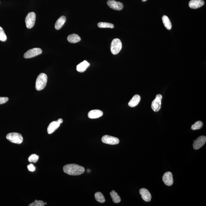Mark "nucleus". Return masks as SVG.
I'll list each match as a JSON object with an SVG mask.
<instances>
[{
	"label": "nucleus",
	"instance_id": "nucleus-23",
	"mask_svg": "<svg viewBox=\"0 0 206 206\" xmlns=\"http://www.w3.org/2000/svg\"><path fill=\"white\" fill-rule=\"evenodd\" d=\"M97 26L100 28H110L113 29L114 26L113 24L107 22H99L98 23Z\"/></svg>",
	"mask_w": 206,
	"mask_h": 206
},
{
	"label": "nucleus",
	"instance_id": "nucleus-27",
	"mask_svg": "<svg viewBox=\"0 0 206 206\" xmlns=\"http://www.w3.org/2000/svg\"><path fill=\"white\" fill-rule=\"evenodd\" d=\"M39 158V156L35 154H32L31 156H29V161L30 162H34V163H36L37 162Z\"/></svg>",
	"mask_w": 206,
	"mask_h": 206
},
{
	"label": "nucleus",
	"instance_id": "nucleus-9",
	"mask_svg": "<svg viewBox=\"0 0 206 206\" xmlns=\"http://www.w3.org/2000/svg\"><path fill=\"white\" fill-rule=\"evenodd\" d=\"M206 142V137L204 135L200 136L194 141L193 147L195 150H198L204 146Z\"/></svg>",
	"mask_w": 206,
	"mask_h": 206
},
{
	"label": "nucleus",
	"instance_id": "nucleus-11",
	"mask_svg": "<svg viewBox=\"0 0 206 206\" xmlns=\"http://www.w3.org/2000/svg\"><path fill=\"white\" fill-rule=\"evenodd\" d=\"M164 183L168 186H171L173 183V176L171 172H167L164 174L163 176Z\"/></svg>",
	"mask_w": 206,
	"mask_h": 206
},
{
	"label": "nucleus",
	"instance_id": "nucleus-1",
	"mask_svg": "<svg viewBox=\"0 0 206 206\" xmlns=\"http://www.w3.org/2000/svg\"><path fill=\"white\" fill-rule=\"evenodd\" d=\"M63 170L65 173L72 176L80 175L85 171L84 168L75 164L66 165L63 166Z\"/></svg>",
	"mask_w": 206,
	"mask_h": 206
},
{
	"label": "nucleus",
	"instance_id": "nucleus-21",
	"mask_svg": "<svg viewBox=\"0 0 206 206\" xmlns=\"http://www.w3.org/2000/svg\"><path fill=\"white\" fill-rule=\"evenodd\" d=\"M110 195H111L114 202L119 203L120 202L121 200L120 197L115 190H112V191H111L110 193Z\"/></svg>",
	"mask_w": 206,
	"mask_h": 206
},
{
	"label": "nucleus",
	"instance_id": "nucleus-8",
	"mask_svg": "<svg viewBox=\"0 0 206 206\" xmlns=\"http://www.w3.org/2000/svg\"><path fill=\"white\" fill-rule=\"evenodd\" d=\"M103 143L110 145H116L119 143V139L115 137L108 135H104L101 138Z\"/></svg>",
	"mask_w": 206,
	"mask_h": 206
},
{
	"label": "nucleus",
	"instance_id": "nucleus-12",
	"mask_svg": "<svg viewBox=\"0 0 206 206\" xmlns=\"http://www.w3.org/2000/svg\"><path fill=\"white\" fill-rule=\"evenodd\" d=\"M139 192L144 200L147 202L150 201L152 196L149 190L145 188H142L140 190Z\"/></svg>",
	"mask_w": 206,
	"mask_h": 206
},
{
	"label": "nucleus",
	"instance_id": "nucleus-2",
	"mask_svg": "<svg viewBox=\"0 0 206 206\" xmlns=\"http://www.w3.org/2000/svg\"><path fill=\"white\" fill-rule=\"evenodd\" d=\"M47 81V77L44 73H41L38 76L36 82V89L41 91L46 87Z\"/></svg>",
	"mask_w": 206,
	"mask_h": 206
},
{
	"label": "nucleus",
	"instance_id": "nucleus-6",
	"mask_svg": "<svg viewBox=\"0 0 206 206\" xmlns=\"http://www.w3.org/2000/svg\"><path fill=\"white\" fill-rule=\"evenodd\" d=\"M162 96L160 94L156 96V98L152 101L151 107L155 112H158L160 111L161 107Z\"/></svg>",
	"mask_w": 206,
	"mask_h": 206
},
{
	"label": "nucleus",
	"instance_id": "nucleus-18",
	"mask_svg": "<svg viewBox=\"0 0 206 206\" xmlns=\"http://www.w3.org/2000/svg\"><path fill=\"white\" fill-rule=\"evenodd\" d=\"M66 20V17L64 16H62L57 20V22L55 24V29L57 30H59L61 29L62 27L64 25Z\"/></svg>",
	"mask_w": 206,
	"mask_h": 206
},
{
	"label": "nucleus",
	"instance_id": "nucleus-24",
	"mask_svg": "<svg viewBox=\"0 0 206 206\" xmlns=\"http://www.w3.org/2000/svg\"><path fill=\"white\" fill-rule=\"evenodd\" d=\"M203 125V123L201 121H197L192 126L191 129L193 130L200 129L202 127Z\"/></svg>",
	"mask_w": 206,
	"mask_h": 206
},
{
	"label": "nucleus",
	"instance_id": "nucleus-10",
	"mask_svg": "<svg viewBox=\"0 0 206 206\" xmlns=\"http://www.w3.org/2000/svg\"><path fill=\"white\" fill-rule=\"evenodd\" d=\"M107 4L109 8L115 10L121 11L123 8V5L122 3L117 2L114 0H108Z\"/></svg>",
	"mask_w": 206,
	"mask_h": 206
},
{
	"label": "nucleus",
	"instance_id": "nucleus-3",
	"mask_svg": "<svg viewBox=\"0 0 206 206\" xmlns=\"http://www.w3.org/2000/svg\"><path fill=\"white\" fill-rule=\"evenodd\" d=\"M7 139L12 143L20 144L23 142V137L21 134L17 132L8 133L6 136Z\"/></svg>",
	"mask_w": 206,
	"mask_h": 206
},
{
	"label": "nucleus",
	"instance_id": "nucleus-22",
	"mask_svg": "<svg viewBox=\"0 0 206 206\" xmlns=\"http://www.w3.org/2000/svg\"><path fill=\"white\" fill-rule=\"evenodd\" d=\"M95 200L101 203H103L105 202V197L102 193L101 192H97L95 194Z\"/></svg>",
	"mask_w": 206,
	"mask_h": 206
},
{
	"label": "nucleus",
	"instance_id": "nucleus-20",
	"mask_svg": "<svg viewBox=\"0 0 206 206\" xmlns=\"http://www.w3.org/2000/svg\"><path fill=\"white\" fill-rule=\"evenodd\" d=\"M162 20L165 27L168 30H170L172 28V24L169 18L166 15H164L162 17Z\"/></svg>",
	"mask_w": 206,
	"mask_h": 206
},
{
	"label": "nucleus",
	"instance_id": "nucleus-17",
	"mask_svg": "<svg viewBox=\"0 0 206 206\" xmlns=\"http://www.w3.org/2000/svg\"><path fill=\"white\" fill-rule=\"evenodd\" d=\"M141 97L139 95H134L132 99L128 103V105L129 106L134 107L136 106L139 104L141 101Z\"/></svg>",
	"mask_w": 206,
	"mask_h": 206
},
{
	"label": "nucleus",
	"instance_id": "nucleus-5",
	"mask_svg": "<svg viewBox=\"0 0 206 206\" xmlns=\"http://www.w3.org/2000/svg\"><path fill=\"white\" fill-rule=\"evenodd\" d=\"M36 18V14L35 12H31L28 14L25 18V23L28 29H32L34 26Z\"/></svg>",
	"mask_w": 206,
	"mask_h": 206
},
{
	"label": "nucleus",
	"instance_id": "nucleus-19",
	"mask_svg": "<svg viewBox=\"0 0 206 206\" xmlns=\"http://www.w3.org/2000/svg\"><path fill=\"white\" fill-rule=\"evenodd\" d=\"M67 40L69 43H76L81 40V38L78 35L75 34L69 35L67 37Z\"/></svg>",
	"mask_w": 206,
	"mask_h": 206
},
{
	"label": "nucleus",
	"instance_id": "nucleus-28",
	"mask_svg": "<svg viewBox=\"0 0 206 206\" xmlns=\"http://www.w3.org/2000/svg\"><path fill=\"white\" fill-rule=\"evenodd\" d=\"M8 98L7 97H0V105L5 104L8 101Z\"/></svg>",
	"mask_w": 206,
	"mask_h": 206
},
{
	"label": "nucleus",
	"instance_id": "nucleus-14",
	"mask_svg": "<svg viewBox=\"0 0 206 206\" xmlns=\"http://www.w3.org/2000/svg\"><path fill=\"white\" fill-rule=\"evenodd\" d=\"M103 115L102 111L99 110H94L88 113V117L91 119H96L101 117Z\"/></svg>",
	"mask_w": 206,
	"mask_h": 206
},
{
	"label": "nucleus",
	"instance_id": "nucleus-30",
	"mask_svg": "<svg viewBox=\"0 0 206 206\" xmlns=\"http://www.w3.org/2000/svg\"><path fill=\"white\" fill-rule=\"evenodd\" d=\"M60 123V124L62 123L63 122V120L61 118H60V119H59L58 120H57Z\"/></svg>",
	"mask_w": 206,
	"mask_h": 206
},
{
	"label": "nucleus",
	"instance_id": "nucleus-32",
	"mask_svg": "<svg viewBox=\"0 0 206 206\" xmlns=\"http://www.w3.org/2000/svg\"><path fill=\"white\" fill-rule=\"evenodd\" d=\"M142 1H143V2H145V1H147V0H142Z\"/></svg>",
	"mask_w": 206,
	"mask_h": 206
},
{
	"label": "nucleus",
	"instance_id": "nucleus-29",
	"mask_svg": "<svg viewBox=\"0 0 206 206\" xmlns=\"http://www.w3.org/2000/svg\"><path fill=\"white\" fill-rule=\"evenodd\" d=\"M27 167L28 170H29L30 171L33 172L35 171V170H36L35 167L32 164H30Z\"/></svg>",
	"mask_w": 206,
	"mask_h": 206
},
{
	"label": "nucleus",
	"instance_id": "nucleus-13",
	"mask_svg": "<svg viewBox=\"0 0 206 206\" xmlns=\"http://www.w3.org/2000/svg\"><path fill=\"white\" fill-rule=\"evenodd\" d=\"M203 0H191L189 2V7L192 9H197L204 5Z\"/></svg>",
	"mask_w": 206,
	"mask_h": 206
},
{
	"label": "nucleus",
	"instance_id": "nucleus-15",
	"mask_svg": "<svg viewBox=\"0 0 206 206\" xmlns=\"http://www.w3.org/2000/svg\"><path fill=\"white\" fill-rule=\"evenodd\" d=\"M60 124L57 121H53L49 124L47 128V132L49 134L53 133L56 130H57L60 127Z\"/></svg>",
	"mask_w": 206,
	"mask_h": 206
},
{
	"label": "nucleus",
	"instance_id": "nucleus-7",
	"mask_svg": "<svg viewBox=\"0 0 206 206\" xmlns=\"http://www.w3.org/2000/svg\"><path fill=\"white\" fill-rule=\"evenodd\" d=\"M42 53L41 49L39 48H35L28 50L24 55V57L25 59L32 58L38 56Z\"/></svg>",
	"mask_w": 206,
	"mask_h": 206
},
{
	"label": "nucleus",
	"instance_id": "nucleus-16",
	"mask_svg": "<svg viewBox=\"0 0 206 206\" xmlns=\"http://www.w3.org/2000/svg\"><path fill=\"white\" fill-rule=\"evenodd\" d=\"M89 66L90 63H88L87 61L84 60V61L77 65V70L79 72H84Z\"/></svg>",
	"mask_w": 206,
	"mask_h": 206
},
{
	"label": "nucleus",
	"instance_id": "nucleus-31",
	"mask_svg": "<svg viewBox=\"0 0 206 206\" xmlns=\"http://www.w3.org/2000/svg\"><path fill=\"white\" fill-rule=\"evenodd\" d=\"M87 172H88V173H90V172H91V170H90V169H88V170H87Z\"/></svg>",
	"mask_w": 206,
	"mask_h": 206
},
{
	"label": "nucleus",
	"instance_id": "nucleus-25",
	"mask_svg": "<svg viewBox=\"0 0 206 206\" xmlns=\"http://www.w3.org/2000/svg\"><path fill=\"white\" fill-rule=\"evenodd\" d=\"M47 204L46 203L44 202L42 200H35L34 202L29 204V206H44Z\"/></svg>",
	"mask_w": 206,
	"mask_h": 206
},
{
	"label": "nucleus",
	"instance_id": "nucleus-26",
	"mask_svg": "<svg viewBox=\"0 0 206 206\" xmlns=\"http://www.w3.org/2000/svg\"><path fill=\"white\" fill-rule=\"evenodd\" d=\"M7 39L6 35L4 32V29L0 26V41L4 42L6 41Z\"/></svg>",
	"mask_w": 206,
	"mask_h": 206
},
{
	"label": "nucleus",
	"instance_id": "nucleus-4",
	"mask_svg": "<svg viewBox=\"0 0 206 206\" xmlns=\"http://www.w3.org/2000/svg\"><path fill=\"white\" fill-rule=\"evenodd\" d=\"M122 47V43L121 40L118 38L114 39L111 43V53L114 55L117 54L120 51Z\"/></svg>",
	"mask_w": 206,
	"mask_h": 206
}]
</instances>
